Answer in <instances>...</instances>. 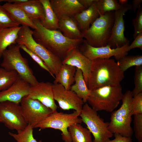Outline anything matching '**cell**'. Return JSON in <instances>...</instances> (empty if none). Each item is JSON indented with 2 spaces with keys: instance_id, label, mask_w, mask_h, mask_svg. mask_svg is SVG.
I'll return each instance as SVG.
<instances>
[{
  "instance_id": "10",
  "label": "cell",
  "mask_w": 142,
  "mask_h": 142,
  "mask_svg": "<svg viewBox=\"0 0 142 142\" xmlns=\"http://www.w3.org/2000/svg\"><path fill=\"white\" fill-rule=\"evenodd\" d=\"M20 104L26 122L33 128L53 112L40 102L29 97L28 95L22 99Z\"/></svg>"
},
{
  "instance_id": "8",
  "label": "cell",
  "mask_w": 142,
  "mask_h": 142,
  "mask_svg": "<svg viewBox=\"0 0 142 142\" xmlns=\"http://www.w3.org/2000/svg\"><path fill=\"white\" fill-rule=\"evenodd\" d=\"M79 116L93 135V142H106L113 136L109 129V122H105L87 103L83 105Z\"/></svg>"
},
{
  "instance_id": "2",
  "label": "cell",
  "mask_w": 142,
  "mask_h": 142,
  "mask_svg": "<svg viewBox=\"0 0 142 142\" xmlns=\"http://www.w3.org/2000/svg\"><path fill=\"white\" fill-rule=\"evenodd\" d=\"M124 72L111 59L92 60L87 86L92 90L105 86H118L124 78Z\"/></svg>"
},
{
  "instance_id": "14",
  "label": "cell",
  "mask_w": 142,
  "mask_h": 142,
  "mask_svg": "<svg viewBox=\"0 0 142 142\" xmlns=\"http://www.w3.org/2000/svg\"><path fill=\"white\" fill-rule=\"evenodd\" d=\"M121 6L120 9L115 11V19L112 34L108 44L111 48L121 47L130 42L124 36L123 16L128 11L132 9V7L131 4L128 3Z\"/></svg>"
},
{
  "instance_id": "21",
  "label": "cell",
  "mask_w": 142,
  "mask_h": 142,
  "mask_svg": "<svg viewBox=\"0 0 142 142\" xmlns=\"http://www.w3.org/2000/svg\"><path fill=\"white\" fill-rule=\"evenodd\" d=\"M2 6L11 17L19 25L27 26L33 29L36 28L33 21L19 6L14 3L7 2Z\"/></svg>"
},
{
  "instance_id": "37",
  "label": "cell",
  "mask_w": 142,
  "mask_h": 142,
  "mask_svg": "<svg viewBox=\"0 0 142 142\" xmlns=\"http://www.w3.org/2000/svg\"><path fill=\"white\" fill-rule=\"evenodd\" d=\"M20 45V48L27 53L42 68L47 71L53 78L55 79V76L51 73L45 63L39 57L27 48L25 45Z\"/></svg>"
},
{
  "instance_id": "19",
  "label": "cell",
  "mask_w": 142,
  "mask_h": 142,
  "mask_svg": "<svg viewBox=\"0 0 142 142\" xmlns=\"http://www.w3.org/2000/svg\"><path fill=\"white\" fill-rule=\"evenodd\" d=\"M98 2V0H95L89 7L77 14L74 17L82 33L88 30L99 17Z\"/></svg>"
},
{
  "instance_id": "3",
  "label": "cell",
  "mask_w": 142,
  "mask_h": 142,
  "mask_svg": "<svg viewBox=\"0 0 142 142\" xmlns=\"http://www.w3.org/2000/svg\"><path fill=\"white\" fill-rule=\"evenodd\" d=\"M16 43L25 45L43 61L51 73L55 76L62 64V60L58 56L41 45L37 42L33 36L30 27L22 26L16 40Z\"/></svg>"
},
{
  "instance_id": "6",
  "label": "cell",
  "mask_w": 142,
  "mask_h": 142,
  "mask_svg": "<svg viewBox=\"0 0 142 142\" xmlns=\"http://www.w3.org/2000/svg\"><path fill=\"white\" fill-rule=\"evenodd\" d=\"M121 85L105 86L91 90L87 102L96 111L112 112L118 106L123 94Z\"/></svg>"
},
{
  "instance_id": "4",
  "label": "cell",
  "mask_w": 142,
  "mask_h": 142,
  "mask_svg": "<svg viewBox=\"0 0 142 142\" xmlns=\"http://www.w3.org/2000/svg\"><path fill=\"white\" fill-rule=\"evenodd\" d=\"M115 19V11L100 16L87 30L82 32L87 43L95 47L105 46L111 36Z\"/></svg>"
},
{
  "instance_id": "13",
  "label": "cell",
  "mask_w": 142,
  "mask_h": 142,
  "mask_svg": "<svg viewBox=\"0 0 142 142\" xmlns=\"http://www.w3.org/2000/svg\"><path fill=\"white\" fill-rule=\"evenodd\" d=\"M53 88L54 99L61 109H74L80 114L84 103L74 92L59 84H53Z\"/></svg>"
},
{
  "instance_id": "17",
  "label": "cell",
  "mask_w": 142,
  "mask_h": 142,
  "mask_svg": "<svg viewBox=\"0 0 142 142\" xmlns=\"http://www.w3.org/2000/svg\"><path fill=\"white\" fill-rule=\"evenodd\" d=\"M51 6L59 20L65 17H74L87 9L78 0H50Z\"/></svg>"
},
{
  "instance_id": "28",
  "label": "cell",
  "mask_w": 142,
  "mask_h": 142,
  "mask_svg": "<svg viewBox=\"0 0 142 142\" xmlns=\"http://www.w3.org/2000/svg\"><path fill=\"white\" fill-rule=\"evenodd\" d=\"M19 75L14 71H7L3 68L0 70V92L11 87L17 80Z\"/></svg>"
},
{
  "instance_id": "40",
  "label": "cell",
  "mask_w": 142,
  "mask_h": 142,
  "mask_svg": "<svg viewBox=\"0 0 142 142\" xmlns=\"http://www.w3.org/2000/svg\"><path fill=\"white\" fill-rule=\"evenodd\" d=\"M78 1L82 5L87 9L92 5L95 0H78Z\"/></svg>"
},
{
  "instance_id": "42",
  "label": "cell",
  "mask_w": 142,
  "mask_h": 142,
  "mask_svg": "<svg viewBox=\"0 0 142 142\" xmlns=\"http://www.w3.org/2000/svg\"><path fill=\"white\" fill-rule=\"evenodd\" d=\"M28 0H5V1L9 3H22L26 2Z\"/></svg>"
},
{
  "instance_id": "32",
  "label": "cell",
  "mask_w": 142,
  "mask_h": 142,
  "mask_svg": "<svg viewBox=\"0 0 142 142\" xmlns=\"http://www.w3.org/2000/svg\"><path fill=\"white\" fill-rule=\"evenodd\" d=\"M4 0H0V3ZM0 4V29L19 26Z\"/></svg>"
},
{
  "instance_id": "15",
  "label": "cell",
  "mask_w": 142,
  "mask_h": 142,
  "mask_svg": "<svg viewBox=\"0 0 142 142\" xmlns=\"http://www.w3.org/2000/svg\"><path fill=\"white\" fill-rule=\"evenodd\" d=\"M53 84L49 82H42L35 85H31L28 96L38 100L54 112L57 111L58 106L54 98Z\"/></svg>"
},
{
  "instance_id": "22",
  "label": "cell",
  "mask_w": 142,
  "mask_h": 142,
  "mask_svg": "<svg viewBox=\"0 0 142 142\" xmlns=\"http://www.w3.org/2000/svg\"><path fill=\"white\" fill-rule=\"evenodd\" d=\"M14 4L21 7L32 21H40L44 17V9L40 0H28Z\"/></svg>"
},
{
  "instance_id": "38",
  "label": "cell",
  "mask_w": 142,
  "mask_h": 142,
  "mask_svg": "<svg viewBox=\"0 0 142 142\" xmlns=\"http://www.w3.org/2000/svg\"><path fill=\"white\" fill-rule=\"evenodd\" d=\"M137 48L142 50V33L139 34L134 38L133 41L129 45L127 50L128 52L132 49Z\"/></svg>"
},
{
  "instance_id": "31",
  "label": "cell",
  "mask_w": 142,
  "mask_h": 142,
  "mask_svg": "<svg viewBox=\"0 0 142 142\" xmlns=\"http://www.w3.org/2000/svg\"><path fill=\"white\" fill-rule=\"evenodd\" d=\"M98 4L99 12L101 15L108 12L119 10L122 6L116 0H98Z\"/></svg>"
},
{
  "instance_id": "41",
  "label": "cell",
  "mask_w": 142,
  "mask_h": 142,
  "mask_svg": "<svg viewBox=\"0 0 142 142\" xmlns=\"http://www.w3.org/2000/svg\"><path fill=\"white\" fill-rule=\"evenodd\" d=\"M142 2V0H134L133 1L132 4L131 5L132 9L134 12L137 9L141 7Z\"/></svg>"
},
{
  "instance_id": "34",
  "label": "cell",
  "mask_w": 142,
  "mask_h": 142,
  "mask_svg": "<svg viewBox=\"0 0 142 142\" xmlns=\"http://www.w3.org/2000/svg\"><path fill=\"white\" fill-rule=\"evenodd\" d=\"M134 130L138 142H142V114L134 115Z\"/></svg>"
},
{
  "instance_id": "16",
  "label": "cell",
  "mask_w": 142,
  "mask_h": 142,
  "mask_svg": "<svg viewBox=\"0 0 142 142\" xmlns=\"http://www.w3.org/2000/svg\"><path fill=\"white\" fill-rule=\"evenodd\" d=\"M30 86L28 83L19 76L11 87L0 92V103L8 101L20 104L22 99L28 95Z\"/></svg>"
},
{
  "instance_id": "45",
  "label": "cell",
  "mask_w": 142,
  "mask_h": 142,
  "mask_svg": "<svg viewBox=\"0 0 142 142\" xmlns=\"http://www.w3.org/2000/svg\"><path fill=\"white\" fill-rule=\"evenodd\" d=\"M1 69V68H0V70Z\"/></svg>"
},
{
  "instance_id": "43",
  "label": "cell",
  "mask_w": 142,
  "mask_h": 142,
  "mask_svg": "<svg viewBox=\"0 0 142 142\" xmlns=\"http://www.w3.org/2000/svg\"><path fill=\"white\" fill-rule=\"evenodd\" d=\"M120 5H124L128 3V0H119L118 1Z\"/></svg>"
},
{
  "instance_id": "27",
  "label": "cell",
  "mask_w": 142,
  "mask_h": 142,
  "mask_svg": "<svg viewBox=\"0 0 142 142\" xmlns=\"http://www.w3.org/2000/svg\"><path fill=\"white\" fill-rule=\"evenodd\" d=\"M72 142H93L92 134L80 124L72 125L68 128Z\"/></svg>"
},
{
  "instance_id": "23",
  "label": "cell",
  "mask_w": 142,
  "mask_h": 142,
  "mask_svg": "<svg viewBox=\"0 0 142 142\" xmlns=\"http://www.w3.org/2000/svg\"><path fill=\"white\" fill-rule=\"evenodd\" d=\"M76 68L66 64L62 65L57 74L55 76L53 84H59L66 89L70 90L75 82Z\"/></svg>"
},
{
  "instance_id": "20",
  "label": "cell",
  "mask_w": 142,
  "mask_h": 142,
  "mask_svg": "<svg viewBox=\"0 0 142 142\" xmlns=\"http://www.w3.org/2000/svg\"><path fill=\"white\" fill-rule=\"evenodd\" d=\"M58 29L64 36L69 39H83V33L74 17H65L59 19Z\"/></svg>"
},
{
  "instance_id": "1",
  "label": "cell",
  "mask_w": 142,
  "mask_h": 142,
  "mask_svg": "<svg viewBox=\"0 0 142 142\" xmlns=\"http://www.w3.org/2000/svg\"><path fill=\"white\" fill-rule=\"evenodd\" d=\"M36 28L32 30L34 40L54 54L62 60L74 48L78 47L83 39H72L64 36L58 30H50L43 27L39 21H33Z\"/></svg>"
},
{
  "instance_id": "35",
  "label": "cell",
  "mask_w": 142,
  "mask_h": 142,
  "mask_svg": "<svg viewBox=\"0 0 142 142\" xmlns=\"http://www.w3.org/2000/svg\"><path fill=\"white\" fill-rule=\"evenodd\" d=\"M131 114H142V93L133 97L131 103Z\"/></svg>"
},
{
  "instance_id": "12",
  "label": "cell",
  "mask_w": 142,
  "mask_h": 142,
  "mask_svg": "<svg viewBox=\"0 0 142 142\" xmlns=\"http://www.w3.org/2000/svg\"><path fill=\"white\" fill-rule=\"evenodd\" d=\"M81 46L80 51L85 56L91 60L97 58L109 59L114 56L118 61L124 56L127 55L128 48L129 45L128 43L120 48H111L108 45L99 47H95L89 45L85 40H83Z\"/></svg>"
},
{
  "instance_id": "30",
  "label": "cell",
  "mask_w": 142,
  "mask_h": 142,
  "mask_svg": "<svg viewBox=\"0 0 142 142\" xmlns=\"http://www.w3.org/2000/svg\"><path fill=\"white\" fill-rule=\"evenodd\" d=\"M33 127L30 125L28 124L27 126L23 130L17 131L16 134L10 132L9 134L13 137L17 142H41V141H37L33 136Z\"/></svg>"
},
{
  "instance_id": "7",
  "label": "cell",
  "mask_w": 142,
  "mask_h": 142,
  "mask_svg": "<svg viewBox=\"0 0 142 142\" xmlns=\"http://www.w3.org/2000/svg\"><path fill=\"white\" fill-rule=\"evenodd\" d=\"M133 97L132 91H127L123 95L120 107L111 112L108 128L113 134L117 133L131 138L133 133L131 126V103Z\"/></svg>"
},
{
  "instance_id": "9",
  "label": "cell",
  "mask_w": 142,
  "mask_h": 142,
  "mask_svg": "<svg viewBox=\"0 0 142 142\" xmlns=\"http://www.w3.org/2000/svg\"><path fill=\"white\" fill-rule=\"evenodd\" d=\"M80 115L75 111L70 113L57 111L52 112L34 128H51L59 130L62 132V139L65 142H72L68 129L73 124H81L82 122L81 119L79 118Z\"/></svg>"
},
{
  "instance_id": "24",
  "label": "cell",
  "mask_w": 142,
  "mask_h": 142,
  "mask_svg": "<svg viewBox=\"0 0 142 142\" xmlns=\"http://www.w3.org/2000/svg\"><path fill=\"white\" fill-rule=\"evenodd\" d=\"M43 7L45 16L39 21L46 28L52 30H57L59 28V20L53 10L49 0H40Z\"/></svg>"
},
{
  "instance_id": "25",
  "label": "cell",
  "mask_w": 142,
  "mask_h": 142,
  "mask_svg": "<svg viewBox=\"0 0 142 142\" xmlns=\"http://www.w3.org/2000/svg\"><path fill=\"white\" fill-rule=\"evenodd\" d=\"M21 26L0 29V58L7 48L17 44L16 41Z\"/></svg>"
},
{
  "instance_id": "33",
  "label": "cell",
  "mask_w": 142,
  "mask_h": 142,
  "mask_svg": "<svg viewBox=\"0 0 142 142\" xmlns=\"http://www.w3.org/2000/svg\"><path fill=\"white\" fill-rule=\"evenodd\" d=\"M134 83L135 87L132 92L133 97L142 93V66L135 67Z\"/></svg>"
},
{
  "instance_id": "29",
  "label": "cell",
  "mask_w": 142,
  "mask_h": 142,
  "mask_svg": "<svg viewBox=\"0 0 142 142\" xmlns=\"http://www.w3.org/2000/svg\"><path fill=\"white\" fill-rule=\"evenodd\" d=\"M117 63L121 70L124 72L132 67L142 66V55H127L119 60Z\"/></svg>"
},
{
  "instance_id": "18",
  "label": "cell",
  "mask_w": 142,
  "mask_h": 142,
  "mask_svg": "<svg viewBox=\"0 0 142 142\" xmlns=\"http://www.w3.org/2000/svg\"><path fill=\"white\" fill-rule=\"evenodd\" d=\"M78 47L73 49L62 60V63L81 70L87 85L92 60L83 55Z\"/></svg>"
},
{
  "instance_id": "26",
  "label": "cell",
  "mask_w": 142,
  "mask_h": 142,
  "mask_svg": "<svg viewBox=\"0 0 142 142\" xmlns=\"http://www.w3.org/2000/svg\"><path fill=\"white\" fill-rule=\"evenodd\" d=\"M74 82V84L71 86L70 90L74 92L83 100L84 103H86L91 90L87 85L82 71L77 68L75 75Z\"/></svg>"
},
{
  "instance_id": "36",
  "label": "cell",
  "mask_w": 142,
  "mask_h": 142,
  "mask_svg": "<svg viewBox=\"0 0 142 142\" xmlns=\"http://www.w3.org/2000/svg\"><path fill=\"white\" fill-rule=\"evenodd\" d=\"M134 32L133 38L134 39L139 34L142 33V7L137 9L136 15L132 22Z\"/></svg>"
},
{
  "instance_id": "39",
  "label": "cell",
  "mask_w": 142,
  "mask_h": 142,
  "mask_svg": "<svg viewBox=\"0 0 142 142\" xmlns=\"http://www.w3.org/2000/svg\"><path fill=\"white\" fill-rule=\"evenodd\" d=\"M113 134L114 139L112 140H109L106 142H133L131 138L123 136L117 133Z\"/></svg>"
},
{
  "instance_id": "5",
  "label": "cell",
  "mask_w": 142,
  "mask_h": 142,
  "mask_svg": "<svg viewBox=\"0 0 142 142\" xmlns=\"http://www.w3.org/2000/svg\"><path fill=\"white\" fill-rule=\"evenodd\" d=\"M20 49V45L17 43L9 46L3 53L1 66L7 71L16 72L20 77L31 85H35L38 82L30 67L27 60L22 55Z\"/></svg>"
},
{
  "instance_id": "11",
  "label": "cell",
  "mask_w": 142,
  "mask_h": 142,
  "mask_svg": "<svg viewBox=\"0 0 142 142\" xmlns=\"http://www.w3.org/2000/svg\"><path fill=\"white\" fill-rule=\"evenodd\" d=\"M0 118L6 127L17 132L23 130L28 125L20 104L13 102L6 101L0 103Z\"/></svg>"
},
{
  "instance_id": "44",
  "label": "cell",
  "mask_w": 142,
  "mask_h": 142,
  "mask_svg": "<svg viewBox=\"0 0 142 142\" xmlns=\"http://www.w3.org/2000/svg\"><path fill=\"white\" fill-rule=\"evenodd\" d=\"M0 122H2V120L0 118Z\"/></svg>"
}]
</instances>
